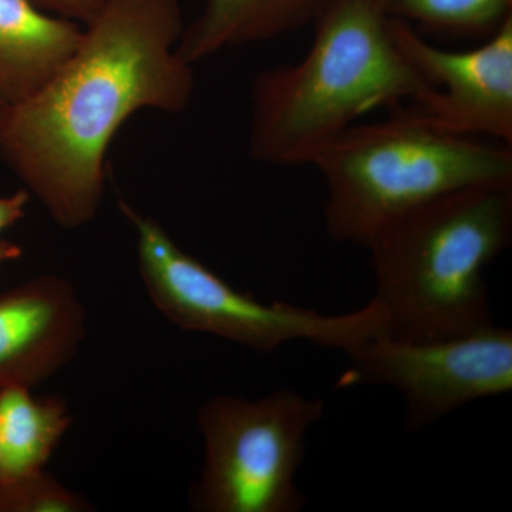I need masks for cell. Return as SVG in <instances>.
Instances as JSON below:
<instances>
[{
	"instance_id": "6da1fadb",
	"label": "cell",
	"mask_w": 512,
	"mask_h": 512,
	"mask_svg": "<svg viewBox=\"0 0 512 512\" xmlns=\"http://www.w3.org/2000/svg\"><path fill=\"white\" fill-rule=\"evenodd\" d=\"M184 28L180 0H104L62 66L0 113V158L60 227L96 217L111 143L134 114L187 109Z\"/></svg>"
},
{
	"instance_id": "7a4b0ae2",
	"label": "cell",
	"mask_w": 512,
	"mask_h": 512,
	"mask_svg": "<svg viewBox=\"0 0 512 512\" xmlns=\"http://www.w3.org/2000/svg\"><path fill=\"white\" fill-rule=\"evenodd\" d=\"M380 0H322L298 63L256 76L249 154L276 167L312 165L359 117L430 92L394 42Z\"/></svg>"
},
{
	"instance_id": "3957f363",
	"label": "cell",
	"mask_w": 512,
	"mask_h": 512,
	"mask_svg": "<svg viewBox=\"0 0 512 512\" xmlns=\"http://www.w3.org/2000/svg\"><path fill=\"white\" fill-rule=\"evenodd\" d=\"M512 239V184L423 205L367 247L387 335L436 340L494 325L485 269Z\"/></svg>"
},
{
	"instance_id": "277c9868",
	"label": "cell",
	"mask_w": 512,
	"mask_h": 512,
	"mask_svg": "<svg viewBox=\"0 0 512 512\" xmlns=\"http://www.w3.org/2000/svg\"><path fill=\"white\" fill-rule=\"evenodd\" d=\"M326 187L325 227L339 244L366 248L429 204L480 185L512 184V148L453 136L416 106L353 124L313 161Z\"/></svg>"
},
{
	"instance_id": "5b68a950",
	"label": "cell",
	"mask_w": 512,
	"mask_h": 512,
	"mask_svg": "<svg viewBox=\"0 0 512 512\" xmlns=\"http://www.w3.org/2000/svg\"><path fill=\"white\" fill-rule=\"evenodd\" d=\"M119 205L133 225L138 269L147 293L178 328L264 353L306 340L348 355L367 340L387 335L386 315L375 299L345 315H323L284 302L266 305L232 288L183 251L160 222L141 214L124 198Z\"/></svg>"
},
{
	"instance_id": "8992f818",
	"label": "cell",
	"mask_w": 512,
	"mask_h": 512,
	"mask_svg": "<svg viewBox=\"0 0 512 512\" xmlns=\"http://www.w3.org/2000/svg\"><path fill=\"white\" fill-rule=\"evenodd\" d=\"M325 412L320 399L276 390L261 399L212 397L198 412L205 446L192 507L204 512H299L296 474L309 430Z\"/></svg>"
},
{
	"instance_id": "52a82bcc",
	"label": "cell",
	"mask_w": 512,
	"mask_h": 512,
	"mask_svg": "<svg viewBox=\"0 0 512 512\" xmlns=\"http://www.w3.org/2000/svg\"><path fill=\"white\" fill-rule=\"evenodd\" d=\"M340 386L379 384L402 394L406 429L417 431L468 403L512 390V330L494 325L436 340L369 339L348 353Z\"/></svg>"
},
{
	"instance_id": "ba28073f",
	"label": "cell",
	"mask_w": 512,
	"mask_h": 512,
	"mask_svg": "<svg viewBox=\"0 0 512 512\" xmlns=\"http://www.w3.org/2000/svg\"><path fill=\"white\" fill-rule=\"evenodd\" d=\"M389 26L404 59L430 87L416 107L434 127L511 146L512 16L463 52L434 46L402 19L390 18Z\"/></svg>"
},
{
	"instance_id": "9c48e42d",
	"label": "cell",
	"mask_w": 512,
	"mask_h": 512,
	"mask_svg": "<svg viewBox=\"0 0 512 512\" xmlns=\"http://www.w3.org/2000/svg\"><path fill=\"white\" fill-rule=\"evenodd\" d=\"M84 309L70 282L42 276L0 295V387L45 382L76 355Z\"/></svg>"
},
{
	"instance_id": "30bf717a",
	"label": "cell",
	"mask_w": 512,
	"mask_h": 512,
	"mask_svg": "<svg viewBox=\"0 0 512 512\" xmlns=\"http://www.w3.org/2000/svg\"><path fill=\"white\" fill-rule=\"evenodd\" d=\"M83 35V25L33 0H0V100L15 104L59 69Z\"/></svg>"
},
{
	"instance_id": "8fae6325",
	"label": "cell",
	"mask_w": 512,
	"mask_h": 512,
	"mask_svg": "<svg viewBox=\"0 0 512 512\" xmlns=\"http://www.w3.org/2000/svg\"><path fill=\"white\" fill-rule=\"evenodd\" d=\"M322 0H205L185 26L178 55L195 64L229 49L266 42L312 23Z\"/></svg>"
},
{
	"instance_id": "7c38bea8",
	"label": "cell",
	"mask_w": 512,
	"mask_h": 512,
	"mask_svg": "<svg viewBox=\"0 0 512 512\" xmlns=\"http://www.w3.org/2000/svg\"><path fill=\"white\" fill-rule=\"evenodd\" d=\"M70 424L59 399H35L29 387H0V481L43 470Z\"/></svg>"
},
{
	"instance_id": "4fadbf2b",
	"label": "cell",
	"mask_w": 512,
	"mask_h": 512,
	"mask_svg": "<svg viewBox=\"0 0 512 512\" xmlns=\"http://www.w3.org/2000/svg\"><path fill=\"white\" fill-rule=\"evenodd\" d=\"M390 18L436 32L493 35L512 16V0H380Z\"/></svg>"
},
{
	"instance_id": "5bb4252c",
	"label": "cell",
	"mask_w": 512,
	"mask_h": 512,
	"mask_svg": "<svg viewBox=\"0 0 512 512\" xmlns=\"http://www.w3.org/2000/svg\"><path fill=\"white\" fill-rule=\"evenodd\" d=\"M92 505L40 470L0 481V512H83Z\"/></svg>"
},
{
	"instance_id": "9a60e30c",
	"label": "cell",
	"mask_w": 512,
	"mask_h": 512,
	"mask_svg": "<svg viewBox=\"0 0 512 512\" xmlns=\"http://www.w3.org/2000/svg\"><path fill=\"white\" fill-rule=\"evenodd\" d=\"M47 12L86 25L97 15L104 0H33Z\"/></svg>"
},
{
	"instance_id": "2e32d148",
	"label": "cell",
	"mask_w": 512,
	"mask_h": 512,
	"mask_svg": "<svg viewBox=\"0 0 512 512\" xmlns=\"http://www.w3.org/2000/svg\"><path fill=\"white\" fill-rule=\"evenodd\" d=\"M30 197L32 195L26 190L16 191L8 197H0V234L25 217Z\"/></svg>"
},
{
	"instance_id": "e0dca14e",
	"label": "cell",
	"mask_w": 512,
	"mask_h": 512,
	"mask_svg": "<svg viewBox=\"0 0 512 512\" xmlns=\"http://www.w3.org/2000/svg\"><path fill=\"white\" fill-rule=\"evenodd\" d=\"M22 255V248L18 244L0 239V265L5 264V262L16 261Z\"/></svg>"
},
{
	"instance_id": "ac0fdd59",
	"label": "cell",
	"mask_w": 512,
	"mask_h": 512,
	"mask_svg": "<svg viewBox=\"0 0 512 512\" xmlns=\"http://www.w3.org/2000/svg\"><path fill=\"white\" fill-rule=\"evenodd\" d=\"M6 104L3 103L2 100H0V113H2V110L5 109Z\"/></svg>"
}]
</instances>
